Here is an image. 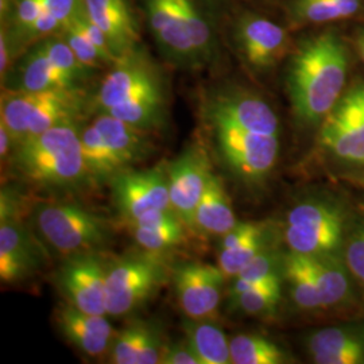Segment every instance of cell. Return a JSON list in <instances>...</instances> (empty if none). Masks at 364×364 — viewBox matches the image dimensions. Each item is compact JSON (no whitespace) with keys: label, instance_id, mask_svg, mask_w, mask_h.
<instances>
[{"label":"cell","instance_id":"6da1fadb","mask_svg":"<svg viewBox=\"0 0 364 364\" xmlns=\"http://www.w3.org/2000/svg\"><path fill=\"white\" fill-rule=\"evenodd\" d=\"M158 58L186 73L216 72L227 46L228 0H135Z\"/></svg>","mask_w":364,"mask_h":364},{"label":"cell","instance_id":"7a4b0ae2","mask_svg":"<svg viewBox=\"0 0 364 364\" xmlns=\"http://www.w3.org/2000/svg\"><path fill=\"white\" fill-rule=\"evenodd\" d=\"M348 66L347 45L335 31L294 43L287 61V92L299 122L321 124L346 92Z\"/></svg>","mask_w":364,"mask_h":364},{"label":"cell","instance_id":"3957f363","mask_svg":"<svg viewBox=\"0 0 364 364\" xmlns=\"http://www.w3.org/2000/svg\"><path fill=\"white\" fill-rule=\"evenodd\" d=\"M80 123L57 126L15 146L11 168L25 181L53 192L93 186L82 154Z\"/></svg>","mask_w":364,"mask_h":364},{"label":"cell","instance_id":"277c9868","mask_svg":"<svg viewBox=\"0 0 364 364\" xmlns=\"http://www.w3.org/2000/svg\"><path fill=\"white\" fill-rule=\"evenodd\" d=\"M161 60L141 43L100 75L90 93V117L170 105L169 77Z\"/></svg>","mask_w":364,"mask_h":364},{"label":"cell","instance_id":"5b68a950","mask_svg":"<svg viewBox=\"0 0 364 364\" xmlns=\"http://www.w3.org/2000/svg\"><path fill=\"white\" fill-rule=\"evenodd\" d=\"M97 75L78 60L58 33L30 46L1 80V90L91 91L90 84Z\"/></svg>","mask_w":364,"mask_h":364},{"label":"cell","instance_id":"8992f818","mask_svg":"<svg viewBox=\"0 0 364 364\" xmlns=\"http://www.w3.org/2000/svg\"><path fill=\"white\" fill-rule=\"evenodd\" d=\"M91 91H9L1 90L0 123L10 131L15 146L57 126L90 117Z\"/></svg>","mask_w":364,"mask_h":364},{"label":"cell","instance_id":"52a82bcc","mask_svg":"<svg viewBox=\"0 0 364 364\" xmlns=\"http://www.w3.org/2000/svg\"><path fill=\"white\" fill-rule=\"evenodd\" d=\"M82 0H0V78L41 39L58 34Z\"/></svg>","mask_w":364,"mask_h":364},{"label":"cell","instance_id":"ba28073f","mask_svg":"<svg viewBox=\"0 0 364 364\" xmlns=\"http://www.w3.org/2000/svg\"><path fill=\"white\" fill-rule=\"evenodd\" d=\"M224 41L227 50L255 76H264L279 65L293 50V39L287 27L267 15L248 10L228 0Z\"/></svg>","mask_w":364,"mask_h":364},{"label":"cell","instance_id":"9c48e42d","mask_svg":"<svg viewBox=\"0 0 364 364\" xmlns=\"http://www.w3.org/2000/svg\"><path fill=\"white\" fill-rule=\"evenodd\" d=\"M33 219L45 243L65 258L100 252L112 240L109 221L73 203H38Z\"/></svg>","mask_w":364,"mask_h":364},{"label":"cell","instance_id":"30bf717a","mask_svg":"<svg viewBox=\"0 0 364 364\" xmlns=\"http://www.w3.org/2000/svg\"><path fill=\"white\" fill-rule=\"evenodd\" d=\"M170 272L162 254L146 250L108 260L107 314L119 318L141 309L168 282Z\"/></svg>","mask_w":364,"mask_h":364},{"label":"cell","instance_id":"8fae6325","mask_svg":"<svg viewBox=\"0 0 364 364\" xmlns=\"http://www.w3.org/2000/svg\"><path fill=\"white\" fill-rule=\"evenodd\" d=\"M225 165L243 181H263L274 169L279 154V136L242 130L220 117L201 115Z\"/></svg>","mask_w":364,"mask_h":364},{"label":"cell","instance_id":"7c38bea8","mask_svg":"<svg viewBox=\"0 0 364 364\" xmlns=\"http://www.w3.org/2000/svg\"><path fill=\"white\" fill-rule=\"evenodd\" d=\"M343 209L326 200H305L289 210L284 240L302 255H335L346 240Z\"/></svg>","mask_w":364,"mask_h":364},{"label":"cell","instance_id":"4fadbf2b","mask_svg":"<svg viewBox=\"0 0 364 364\" xmlns=\"http://www.w3.org/2000/svg\"><path fill=\"white\" fill-rule=\"evenodd\" d=\"M201 115L220 117L242 130L279 136L281 123L273 107L260 95L235 84L208 85L201 92Z\"/></svg>","mask_w":364,"mask_h":364},{"label":"cell","instance_id":"5bb4252c","mask_svg":"<svg viewBox=\"0 0 364 364\" xmlns=\"http://www.w3.org/2000/svg\"><path fill=\"white\" fill-rule=\"evenodd\" d=\"M320 144L340 161L364 166V82L343 93L320 124Z\"/></svg>","mask_w":364,"mask_h":364},{"label":"cell","instance_id":"9a60e30c","mask_svg":"<svg viewBox=\"0 0 364 364\" xmlns=\"http://www.w3.org/2000/svg\"><path fill=\"white\" fill-rule=\"evenodd\" d=\"M108 260L100 252L66 257L55 274V285L65 302L90 314H107Z\"/></svg>","mask_w":364,"mask_h":364},{"label":"cell","instance_id":"2e32d148","mask_svg":"<svg viewBox=\"0 0 364 364\" xmlns=\"http://www.w3.org/2000/svg\"><path fill=\"white\" fill-rule=\"evenodd\" d=\"M178 306L185 317L215 320L224 284L228 279L219 266L201 262H182L170 272Z\"/></svg>","mask_w":364,"mask_h":364},{"label":"cell","instance_id":"e0dca14e","mask_svg":"<svg viewBox=\"0 0 364 364\" xmlns=\"http://www.w3.org/2000/svg\"><path fill=\"white\" fill-rule=\"evenodd\" d=\"M112 200L119 215L126 223L156 209H173L170 204L168 165L153 169L120 171L112 181Z\"/></svg>","mask_w":364,"mask_h":364},{"label":"cell","instance_id":"ac0fdd59","mask_svg":"<svg viewBox=\"0 0 364 364\" xmlns=\"http://www.w3.org/2000/svg\"><path fill=\"white\" fill-rule=\"evenodd\" d=\"M210 173L205 150L197 144L188 147L181 156L168 164L171 208L192 232L196 210L204 195Z\"/></svg>","mask_w":364,"mask_h":364},{"label":"cell","instance_id":"d6986e66","mask_svg":"<svg viewBox=\"0 0 364 364\" xmlns=\"http://www.w3.org/2000/svg\"><path fill=\"white\" fill-rule=\"evenodd\" d=\"M82 7L105 33L117 58L144 43V23L135 0H82Z\"/></svg>","mask_w":364,"mask_h":364},{"label":"cell","instance_id":"ffe728a7","mask_svg":"<svg viewBox=\"0 0 364 364\" xmlns=\"http://www.w3.org/2000/svg\"><path fill=\"white\" fill-rule=\"evenodd\" d=\"M45 260V250L22 221L0 220V279L3 284H19L33 277Z\"/></svg>","mask_w":364,"mask_h":364},{"label":"cell","instance_id":"44dd1931","mask_svg":"<svg viewBox=\"0 0 364 364\" xmlns=\"http://www.w3.org/2000/svg\"><path fill=\"white\" fill-rule=\"evenodd\" d=\"M54 320L63 338L87 356L102 358L109 353L115 333L107 316L82 312L63 302L54 313Z\"/></svg>","mask_w":364,"mask_h":364},{"label":"cell","instance_id":"7402d4cb","mask_svg":"<svg viewBox=\"0 0 364 364\" xmlns=\"http://www.w3.org/2000/svg\"><path fill=\"white\" fill-rule=\"evenodd\" d=\"M166 341L156 323L134 320L115 333L108 353L109 363L159 364Z\"/></svg>","mask_w":364,"mask_h":364},{"label":"cell","instance_id":"603a6c76","mask_svg":"<svg viewBox=\"0 0 364 364\" xmlns=\"http://www.w3.org/2000/svg\"><path fill=\"white\" fill-rule=\"evenodd\" d=\"M90 119L105 144L127 169L153 156L156 150L153 135L156 132L138 129L108 114H95Z\"/></svg>","mask_w":364,"mask_h":364},{"label":"cell","instance_id":"cb8c5ba5","mask_svg":"<svg viewBox=\"0 0 364 364\" xmlns=\"http://www.w3.org/2000/svg\"><path fill=\"white\" fill-rule=\"evenodd\" d=\"M60 36L65 39L78 60L99 75L117 60L109 48L105 33L92 22L82 4L60 31Z\"/></svg>","mask_w":364,"mask_h":364},{"label":"cell","instance_id":"d4e9b609","mask_svg":"<svg viewBox=\"0 0 364 364\" xmlns=\"http://www.w3.org/2000/svg\"><path fill=\"white\" fill-rule=\"evenodd\" d=\"M127 225L139 247L158 254L178 247L189 231L173 209L150 210Z\"/></svg>","mask_w":364,"mask_h":364},{"label":"cell","instance_id":"484cf974","mask_svg":"<svg viewBox=\"0 0 364 364\" xmlns=\"http://www.w3.org/2000/svg\"><path fill=\"white\" fill-rule=\"evenodd\" d=\"M237 223L224 183L220 177L210 173L204 195L196 210L193 232L207 237H221L231 231Z\"/></svg>","mask_w":364,"mask_h":364},{"label":"cell","instance_id":"4316f807","mask_svg":"<svg viewBox=\"0 0 364 364\" xmlns=\"http://www.w3.org/2000/svg\"><path fill=\"white\" fill-rule=\"evenodd\" d=\"M311 266L323 309L338 308L353 297L351 272L335 255H305Z\"/></svg>","mask_w":364,"mask_h":364},{"label":"cell","instance_id":"83f0119b","mask_svg":"<svg viewBox=\"0 0 364 364\" xmlns=\"http://www.w3.org/2000/svg\"><path fill=\"white\" fill-rule=\"evenodd\" d=\"M362 0H289V23L294 28L324 25L355 16L360 11Z\"/></svg>","mask_w":364,"mask_h":364},{"label":"cell","instance_id":"f1b7e54d","mask_svg":"<svg viewBox=\"0 0 364 364\" xmlns=\"http://www.w3.org/2000/svg\"><path fill=\"white\" fill-rule=\"evenodd\" d=\"M182 329L200 364L232 363L230 340L213 320H195L186 317L182 323Z\"/></svg>","mask_w":364,"mask_h":364},{"label":"cell","instance_id":"f546056e","mask_svg":"<svg viewBox=\"0 0 364 364\" xmlns=\"http://www.w3.org/2000/svg\"><path fill=\"white\" fill-rule=\"evenodd\" d=\"M80 136L84 161L93 185L109 183L117 174L127 169L87 119L80 126Z\"/></svg>","mask_w":364,"mask_h":364},{"label":"cell","instance_id":"4dcf8cb0","mask_svg":"<svg viewBox=\"0 0 364 364\" xmlns=\"http://www.w3.org/2000/svg\"><path fill=\"white\" fill-rule=\"evenodd\" d=\"M284 266L285 255L279 252L274 243L264 248L235 277L232 285L228 289L230 299L250 289L284 278Z\"/></svg>","mask_w":364,"mask_h":364},{"label":"cell","instance_id":"1f68e13d","mask_svg":"<svg viewBox=\"0 0 364 364\" xmlns=\"http://www.w3.org/2000/svg\"><path fill=\"white\" fill-rule=\"evenodd\" d=\"M284 278L289 282L291 299L299 309H323L318 287L305 255L293 251L285 255Z\"/></svg>","mask_w":364,"mask_h":364},{"label":"cell","instance_id":"d6a6232c","mask_svg":"<svg viewBox=\"0 0 364 364\" xmlns=\"http://www.w3.org/2000/svg\"><path fill=\"white\" fill-rule=\"evenodd\" d=\"M359 348H364V333L351 326L320 329L306 338V350L317 364H324L329 356Z\"/></svg>","mask_w":364,"mask_h":364},{"label":"cell","instance_id":"836d02e7","mask_svg":"<svg viewBox=\"0 0 364 364\" xmlns=\"http://www.w3.org/2000/svg\"><path fill=\"white\" fill-rule=\"evenodd\" d=\"M234 364H284L289 356L273 340L257 333H242L230 340Z\"/></svg>","mask_w":364,"mask_h":364},{"label":"cell","instance_id":"e575fe53","mask_svg":"<svg viewBox=\"0 0 364 364\" xmlns=\"http://www.w3.org/2000/svg\"><path fill=\"white\" fill-rule=\"evenodd\" d=\"M273 243L272 228L266 223H260L252 234L234 247L218 250V266L228 279H234L250 260Z\"/></svg>","mask_w":364,"mask_h":364},{"label":"cell","instance_id":"d590c367","mask_svg":"<svg viewBox=\"0 0 364 364\" xmlns=\"http://www.w3.org/2000/svg\"><path fill=\"white\" fill-rule=\"evenodd\" d=\"M282 279H275L266 285L246 290L231 297V305L235 309L250 316H269L273 314L282 296Z\"/></svg>","mask_w":364,"mask_h":364},{"label":"cell","instance_id":"8d00e7d4","mask_svg":"<svg viewBox=\"0 0 364 364\" xmlns=\"http://www.w3.org/2000/svg\"><path fill=\"white\" fill-rule=\"evenodd\" d=\"M344 257L352 275L364 287V223L358 225L346 239Z\"/></svg>","mask_w":364,"mask_h":364},{"label":"cell","instance_id":"74e56055","mask_svg":"<svg viewBox=\"0 0 364 364\" xmlns=\"http://www.w3.org/2000/svg\"><path fill=\"white\" fill-rule=\"evenodd\" d=\"M159 364H200L189 341L182 338L165 346Z\"/></svg>","mask_w":364,"mask_h":364},{"label":"cell","instance_id":"f35d334b","mask_svg":"<svg viewBox=\"0 0 364 364\" xmlns=\"http://www.w3.org/2000/svg\"><path fill=\"white\" fill-rule=\"evenodd\" d=\"M260 223H237L231 231L227 234L223 235L219 237V247L218 250H227V248L234 247L237 243H240L243 239L252 234L258 227Z\"/></svg>","mask_w":364,"mask_h":364},{"label":"cell","instance_id":"ab89813d","mask_svg":"<svg viewBox=\"0 0 364 364\" xmlns=\"http://www.w3.org/2000/svg\"><path fill=\"white\" fill-rule=\"evenodd\" d=\"M14 150V139L10 134V131L7 130V127L0 123V156L1 161H4V158L11 156Z\"/></svg>","mask_w":364,"mask_h":364},{"label":"cell","instance_id":"60d3db41","mask_svg":"<svg viewBox=\"0 0 364 364\" xmlns=\"http://www.w3.org/2000/svg\"><path fill=\"white\" fill-rule=\"evenodd\" d=\"M355 46H356V50L359 53L360 58L364 61V28H360V30L356 33Z\"/></svg>","mask_w":364,"mask_h":364}]
</instances>
